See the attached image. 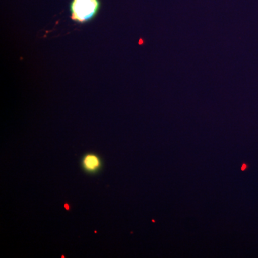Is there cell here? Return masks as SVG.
Wrapping results in <instances>:
<instances>
[{"label": "cell", "instance_id": "cell-1", "mask_svg": "<svg viewBox=\"0 0 258 258\" xmlns=\"http://www.w3.org/2000/svg\"><path fill=\"white\" fill-rule=\"evenodd\" d=\"M101 8L100 0H72L71 18L77 23H87L96 16Z\"/></svg>", "mask_w": 258, "mask_h": 258}, {"label": "cell", "instance_id": "cell-2", "mask_svg": "<svg viewBox=\"0 0 258 258\" xmlns=\"http://www.w3.org/2000/svg\"><path fill=\"white\" fill-rule=\"evenodd\" d=\"M99 164V161L94 156H88L85 159V165L89 169H96Z\"/></svg>", "mask_w": 258, "mask_h": 258}, {"label": "cell", "instance_id": "cell-3", "mask_svg": "<svg viewBox=\"0 0 258 258\" xmlns=\"http://www.w3.org/2000/svg\"><path fill=\"white\" fill-rule=\"evenodd\" d=\"M246 168H247V166H246L245 164H244L243 166H242V171L245 170Z\"/></svg>", "mask_w": 258, "mask_h": 258}, {"label": "cell", "instance_id": "cell-4", "mask_svg": "<svg viewBox=\"0 0 258 258\" xmlns=\"http://www.w3.org/2000/svg\"><path fill=\"white\" fill-rule=\"evenodd\" d=\"M66 208H67V209H69V206H68V205H66Z\"/></svg>", "mask_w": 258, "mask_h": 258}]
</instances>
